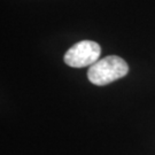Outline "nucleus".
Returning <instances> with one entry per match:
<instances>
[{
  "label": "nucleus",
  "instance_id": "f03ea898",
  "mask_svg": "<svg viewBox=\"0 0 155 155\" xmlns=\"http://www.w3.org/2000/svg\"><path fill=\"white\" fill-rule=\"evenodd\" d=\"M101 48L100 45L92 40H82L72 45L64 54V62L72 68L93 66L99 61Z\"/></svg>",
  "mask_w": 155,
  "mask_h": 155
},
{
  "label": "nucleus",
  "instance_id": "f257e3e1",
  "mask_svg": "<svg viewBox=\"0 0 155 155\" xmlns=\"http://www.w3.org/2000/svg\"><path fill=\"white\" fill-rule=\"evenodd\" d=\"M129 72V66L122 58L109 55L97 61L87 71L89 81L94 85L104 86L124 77Z\"/></svg>",
  "mask_w": 155,
  "mask_h": 155
}]
</instances>
